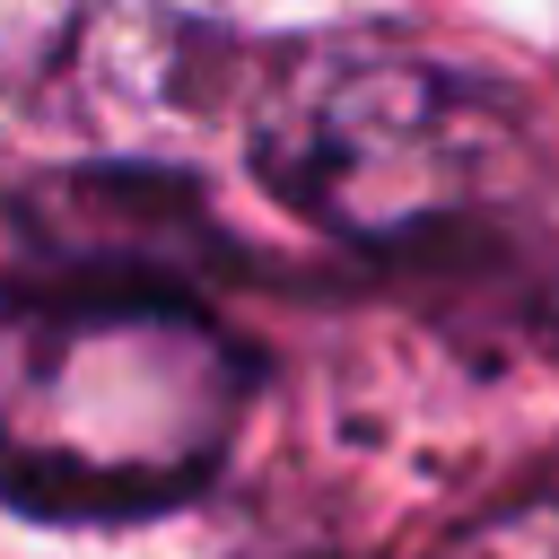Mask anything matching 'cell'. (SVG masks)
I'll use <instances>...</instances> for the list:
<instances>
[{"mask_svg": "<svg viewBox=\"0 0 559 559\" xmlns=\"http://www.w3.org/2000/svg\"><path fill=\"white\" fill-rule=\"evenodd\" d=\"M26 262H131L210 280L236 262V236L210 218L201 183L175 166H61L9 192Z\"/></svg>", "mask_w": 559, "mask_h": 559, "instance_id": "obj_3", "label": "cell"}, {"mask_svg": "<svg viewBox=\"0 0 559 559\" xmlns=\"http://www.w3.org/2000/svg\"><path fill=\"white\" fill-rule=\"evenodd\" d=\"M236 140L280 210L411 288L498 306L559 288V183L498 79L411 44L314 35L245 61Z\"/></svg>", "mask_w": 559, "mask_h": 559, "instance_id": "obj_1", "label": "cell"}, {"mask_svg": "<svg viewBox=\"0 0 559 559\" xmlns=\"http://www.w3.org/2000/svg\"><path fill=\"white\" fill-rule=\"evenodd\" d=\"M262 402V349L210 280L17 262L0 288V507L96 533L201 507Z\"/></svg>", "mask_w": 559, "mask_h": 559, "instance_id": "obj_2", "label": "cell"}]
</instances>
